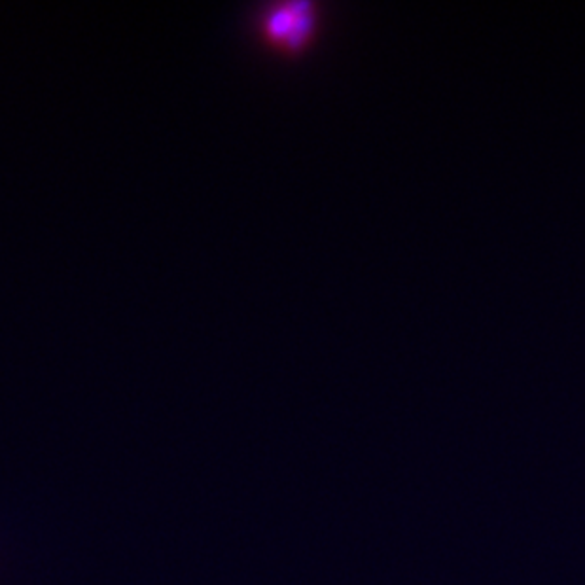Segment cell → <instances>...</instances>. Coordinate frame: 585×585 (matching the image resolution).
Wrapping results in <instances>:
<instances>
[{
  "instance_id": "cell-1",
  "label": "cell",
  "mask_w": 585,
  "mask_h": 585,
  "mask_svg": "<svg viewBox=\"0 0 585 585\" xmlns=\"http://www.w3.org/2000/svg\"><path fill=\"white\" fill-rule=\"evenodd\" d=\"M311 24H312V12H311V5L307 3L286 5L269 15V29L292 44L302 40L303 33L311 27Z\"/></svg>"
}]
</instances>
